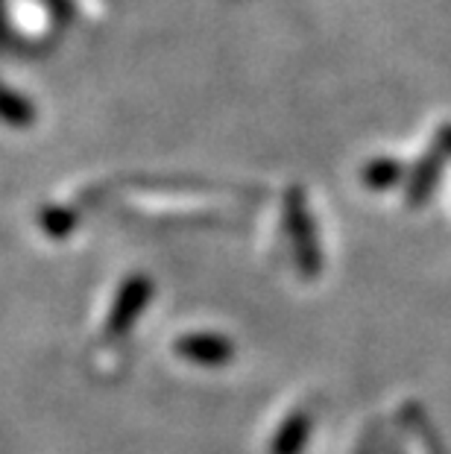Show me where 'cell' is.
<instances>
[{
  "label": "cell",
  "instance_id": "cell-5",
  "mask_svg": "<svg viewBox=\"0 0 451 454\" xmlns=\"http://www.w3.org/2000/svg\"><path fill=\"white\" fill-rule=\"evenodd\" d=\"M437 173H439V156H437V153L419 161V168L414 170V179H410V185H408V202H410V206H422V200L434 191Z\"/></svg>",
  "mask_w": 451,
  "mask_h": 454
},
{
  "label": "cell",
  "instance_id": "cell-6",
  "mask_svg": "<svg viewBox=\"0 0 451 454\" xmlns=\"http://www.w3.org/2000/svg\"><path fill=\"white\" fill-rule=\"evenodd\" d=\"M401 179V164L393 159H376L363 168V185L369 191H387Z\"/></svg>",
  "mask_w": 451,
  "mask_h": 454
},
{
  "label": "cell",
  "instance_id": "cell-9",
  "mask_svg": "<svg viewBox=\"0 0 451 454\" xmlns=\"http://www.w3.org/2000/svg\"><path fill=\"white\" fill-rule=\"evenodd\" d=\"M439 147H443L446 153H451V127L439 129Z\"/></svg>",
  "mask_w": 451,
  "mask_h": 454
},
{
  "label": "cell",
  "instance_id": "cell-1",
  "mask_svg": "<svg viewBox=\"0 0 451 454\" xmlns=\"http://www.w3.org/2000/svg\"><path fill=\"white\" fill-rule=\"evenodd\" d=\"M284 223H287V235H291V244H293L296 264H299L305 278H314L316 273H320L323 258H320V244H316L311 211H308V206H305V197H302L299 188L287 191Z\"/></svg>",
  "mask_w": 451,
  "mask_h": 454
},
{
  "label": "cell",
  "instance_id": "cell-7",
  "mask_svg": "<svg viewBox=\"0 0 451 454\" xmlns=\"http://www.w3.org/2000/svg\"><path fill=\"white\" fill-rule=\"evenodd\" d=\"M0 121H6L9 127H27V123L35 121V112L24 98L0 85Z\"/></svg>",
  "mask_w": 451,
  "mask_h": 454
},
{
  "label": "cell",
  "instance_id": "cell-8",
  "mask_svg": "<svg viewBox=\"0 0 451 454\" xmlns=\"http://www.w3.org/2000/svg\"><path fill=\"white\" fill-rule=\"evenodd\" d=\"M74 223H76V215L71 208H47L42 215V229L53 238L68 235V231L74 229Z\"/></svg>",
  "mask_w": 451,
  "mask_h": 454
},
{
  "label": "cell",
  "instance_id": "cell-2",
  "mask_svg": "<svg viewBox=\"0 0 451 454\" xmlns=\"http://www.w3.org/2000/svg\"><path fill=\"white\" fill-rule=\"evenodd\" d=\"M150 294H152V282L147 276L127 278V285L121 287V294L112 305L109 323H105V334H112V337L127 334L132 328V323H136V317L147 308Z\"/></svg>",
  "mask_w": 451,
  "mask_h": 454
},
{
  "label": "cell",
  "instance_id": "cell-3",
  "mask_svg": "<svg viewBox=\"0 0 451 454\" xmlns=\"http://www.w3.org/2000/svg\"><path fill=\"white\" fill-rule=\"evenodd\" d=\"M176 352L194 364L220 366L235 355V346L223 334H185L176 340Z\"/></svg>",
  "mask_w": 451,
  "mask_h": 454
},
{
  "label": "cell",
  "instance_id": "cell-4",
  "mask_svg": "<svg viewBox=\"0 0 451 454\" xmlns=\"http://www.w3.org/2000/svg\"><path fill=\"white\" fill-rule=\"evenodd\" d=\"M311 413L308 411H296L291 419H284V425L278 428L270 454H299L302 446L308 442V434H311Z\"/></svg>",
  "mask_w": 451,
  "mask_h": 454
}]
</instances>
